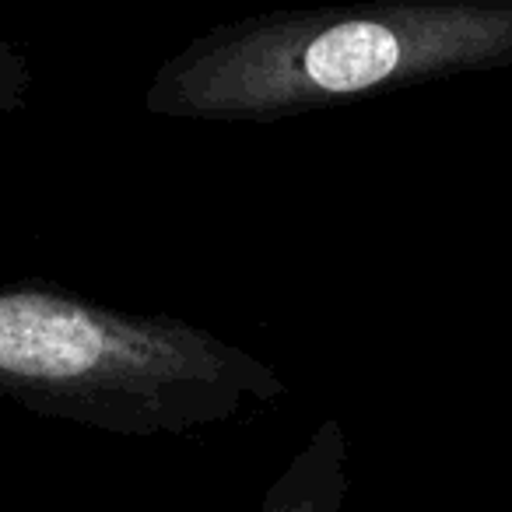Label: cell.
I'll use <instances>...</instances> for the list:
<instances>
[{"label":"cell","mask_w":512,"mask_h":512,"mask_svg":"<svg viewBox=\"0 0 512 512\" xmlns=\"http://www.w3.org/2000/svg\"><path fill=\"white\" fill-rule=\"evenodd\" d=\"M32 85H36V67L32 57L15 43L0 39V120L15 116L29 102Z\"/></svg>","instance_id":"277c9868"},{"label":"cell","mask_w":512,"mask_h":512,"mask_svg":"<svg viewBox=\"0 0 512 512\" xmlns=\"http://www.w3.org/2000/svg\"><path fill=\"white\" fill-rule=\"evenodd\" d=\"M512 67V0H341L218 22L162 60L144 113L274 123Z\"/></svg>","instance_id":"6da1fadb"},{"label":"cell","mask_w":512,"mask_h":512,"mask_svg":"<svg viewBox=\"0 0 512 512\" xmlns=\"http://www.w3.org/2000/svg\"><path fill=\"white\" fill-rule=\"evenodd\" d=\"M348 484V432L341 418H323L306 446L274 477L256 512H341Z\"/></svg>","instance_id":"3957f363"},{"label":"cell","mask_w":512,"mask_h":512,"mask_svg":"<svg viewBox=\"0 0 512 512\" xmlns=\"http://www.w3.org/2000/svg\"><path fill=\"white\" fill-rule=\"evenodd\" d=\"M288 397L278 369L169 313L46 285L0 288V400L130 439L228 425Z\"/></svg>","instance_id":"7a4b0ae2"}]
</instances>
